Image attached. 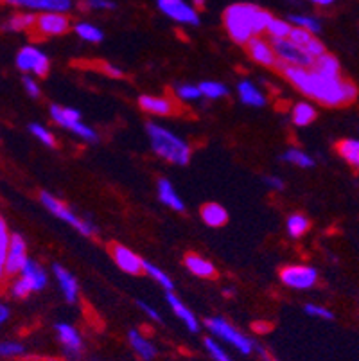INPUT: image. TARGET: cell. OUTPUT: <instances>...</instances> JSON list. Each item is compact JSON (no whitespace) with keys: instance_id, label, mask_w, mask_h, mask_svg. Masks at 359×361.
Here are the masks:
<instances>
[{"instance_id":"cell-16","label":"cell","mask_w":359,"mask_h":361,"mask_svg":"<svg viewBox=\"0 0 359 361\" xmlns=\"http://www.w3.org/2000/svg\"><path fill=\"white\" fill-rule=\"evenodd\" d=\"M28 257V243L20 234H11V243H9L8 261H6V275H20Z\"/></svg>"},{"instance_id":"cell-52","label":"cell","mask_w":359,"mask_h":361,"mask_svg":"<svg viewBox=\"0 0 359 361\" xmlns=\"http://www.w3.org/2000/svg\"><path fill=\"white\" fill-rule=\"evenodd\" d=\"M190 4H193L194 8H196L197 11H200V9H203V8H205L207 0H190Z\"/></svg>"},{"instance_id":"cell-12","label":"cell","mask_w":359,"mask_h":361,"mask_svg":"<svg viewBox=\"0 0 359 361\" xmlns=\"http://www.w3.org/2000/svg\"><path fill=\"white\" fill-rule=\"evenodd\" d=\"M8 6L20 9H28L29 13H65L74 6V0H4Z\"/></svg>"},{"instance_id":"cell-42","label":"cell","mask_w":359,"mask_h":361,"mask_svg":"<svg viewBox=\"0 0 359 361\" xmlns=\"http://www.w3.org/2000/svg\"><path fill=\"white\" fill-rule=\"evenodd\" d=\"M9 291H11V295L15 298H28L29 295L35 293V290H32V286H31V282H29L28 279L22 277V275L11 282Z\"/></svg>"},{"instance_id":"cell-40","label":"cell","mask_w":359,"mask_h":361,"mask_svg":"<svg viewBox=\"0 0 359 361\" xmlns=\"http://www.w3.org/2000/svg\"><path fill=\"white\" fill-rule=\"evenodd\" d=\"M203 345H205V350L210 354V357H212L214 361H233V357L230 356V354L219 345V341L214 340V338L207 336L205 340H203Z\"/></svg>"},{"instance_id":"cell-14","label":"cell","mask_w":359,"mask_h":361,"mask_svg":"<svg viewBox=\"0 0 359 361\" xmlns=\"http://www.w3.org/2000/svg\"><path fill=\"white\" fill-rule=\"evenodd\" d=\"M110 254L118 270H123L128 275H138L144 271V259L138 257L131 248L124 245L114 243L110 246Z\"/></svg>"},{"instance_id":"cell-30","label":"cell","mask_w":359,"mask_h":361,"mask_svg":"<svg viewBox=\"0 0 359 361\" xmlns=\"http://www.w3.org/2000/svg\"><path fill=\"white\" fill-rule=\"evenodd\" d=\"M316 119V108L311 103L300 101L291 110V123L295 126H309Z\"/></svg>"},{"instance_id":"cell-22","label":"cell","mask_w":359,"mask_h":361,"mask_svg":"<svg viewBox=\"0 0 359 361\" xmlns=\"http://www.w3.org/2000/svg\"><path fill=\"white\" fill-rule=\"evenodd\" d=\"M183 264H185L187 270L194 275V277H200V279H216L217 277V270L214 262H210L209 259L202 257V255L194 254H187L183 257Z\"/></svg>"},{"instance_id":"cell-29","label":"cell","mask_w":359,"mask_h":361,"mask_svg":"<svg viewBox=\"0 0 359 361\" xmlns=\"http://www.w3.org/2000/svg\"><path fill=\"white\" fill-rule=\"evenodd\" d=\"M336 151L340 153L341 159L352 166L354 169H359V140L355 139H343L336 144Z\"/></svg>"},{"instance_id":"cell-2","label":"cell","mask_w":359,"mask_h":361,"mask_svg":"<svg viewBox=\"0 0 359 361\" xmlns=\"http://www.w3.org/2000/svg\"><path fill=\"white\" fill-rule=\"evenodd\" d=\"M272 18V13L250 2L230 4L223 11V25L230 38L239 45H246L252 38L264 35Z\"/></svg>"},{"instance_id":"cell-26","label":"cell","mask_w":359,"mask_h":361,"mask_svg":"<svg viewBox=\"0 0 359 361\" xmlns=\"http://www.w3.org/2000/svg\"><path fill=\"white\" fill-rule=\"evenodd\" d=\"M20 275L31 282V286L35 291H42L45 286H47V282H49V277L47 274H45L44 268H42L36 261H32V259H29V261L25 262V266L22 268Z\"/></svg>"},{"instance_id":"cell-6","label":"cell","mask_w":359,"mask_h":361,"mask_svg":"<svg viewBox=\"0 0 359 361\" xmlns=\"http://www.w3.org/2000/svg\"><path fill=\"white\" fill-rule=\"evenodd\" d=\"M205 326L214 338H217V340H221L225 341V343H229V345H232L237 353L248 356V354H252V350L255 349L253 341L250 340L246 334H243L241 331H237L236 327H233L232 324H230L229 320H225L223 317L207 318Z\"/></svg>"},{"instance_id":"cell-3","label":"cell","mask_w":359,"mask_h":361,"mask_svg":"<svg viewBox=\"0 0 359 361\" xmlns=\"http://www.w3.org/2000/svg\"><path fill=\"white\" fill-rule=\"evenodd\" d=\"M146 133L150 139V146L157 157H160L166 162L174 164V166H187L193 157V147L183 137L174 133L169 128L157 123L146 124Z\"/></svg>"},{"instance_id":"cell-20","label":"cell","mask_w":359,"mask_h":361,"mask_svg":"<svg viewBox=\"0 0 359 361\" xmlns=\"http://www.w3.org/2000/svg\"><path fill=\"white\" fill-rule=\"evenodd\" d=\"M128 343H130L133 353L142 361H153L157 357V347H154V343L150 338L144 336L140 331H128Z\"/></svg>"},{"instance_id":"cell-17","label":"cell","mask_w":359,"mask_h":361,"mask_svg":"<svg viewBox=\"0 0 359 361\" xmlns=\"http://www.w3.org/2000/svg\"><path fill=\"white\" fill-rule=\"evenodd\" d=\"M289 40L295 45H298L304 52H308V54L311 56V58H315V60H318L320 56L325 54V45L316 38V35H311V32L304 31V29L293 27Z\"/></svg>"},{"instance_id":"cell-24","label":"cell","mask_w":359,"mask_h":361,"mask_svg":"<svg viewBox=\"0 0 359 361\" xmlns=\"http://www.w3.org/2000/svg\"><path fill=\"white\" fill-rule=\"evenodd\" d=\"M158 191V200L164 203L166 207L173 209L174 212H183L185 211V203H183L182 196L178 195V191L174 189L173 183L167 178H160L157 183Z\"/></svg>"},{"instance_id":"cell-38","label":"cell","mask_w":359,"mask_h":361,"mask_svg":"<svg viewBox=\"0 0 359 361\" xmlns=\"http://www.w3.org/2000/svg\"><path fill=\"white\" fill-rule=\"evenodd\" d=\"M144 271H146V274L150 275L154 282H158V284H160L164 290L173 291L174 284H173V281H171V277L166 274V271L160 270L157 264H153V262H150V261H144Z\"/></svg>"},{"instance_id":"cell-35","label":"cell","mask_w":359,"mask_h":361,"mask_svg":"<svg viewBox=\"0 0 359 361\" xmlns=\"http://www.w3.org/2000/svg\"><path fill=\"white\" fill-rule=\"evenodd\" d=\"M9 243H11V234L8 231V223L0 216V281L6 275V261H8Z\"/></svg>"},{"instance_id":"cell-36","label":"cell","mask_w":359,"mask_h":361,"mask_svg":"<svg viewBox=\"0 0 359 361\" xmlns=\"http://www.w3.org/2000/svg\"><path fill=\"white\" fill-rule=\"evenodd\" d=\"M289 22L293 24V27L304 29V31L311 32V35H320L322 31V22L311 15H291L289 16Z\"/></svg>"},{"instance_id":"cell-23","label":"cell","mask_w":359,"mask_h":361,"mask_svg":"<svg viewBox=\"0 0 359 361\" xmlns=\"http://www.w3.org/2000/svg\"><path fill=\"white\" fill-rule=\"evenodd\" d=\"M166 298L167 304H169L171 310H173V313L185 324L187 329H189L190 333H197V331H200V322H197L196 314H194L193 311L173 293V291H166Z\"/></svg>"},{"instance_id":"cell-5","label":"cell","mask_w":359,"mask_h":361,"mask_svg":"<svg viewBox=\"0 0 359 361\" xmlns=\"http://www.w3.org/2000/svg\"><path fill=\"white\" fill-rule=\"evenodd\" d=\"M39 202H42V205H44L52 216H56L58 219H61V221H65L67 225H71L74 231H78L79 234L85 235V238H92V235L97 234V226H95L94 223L79 218L71 207L65 205L61 200L52 196L51 192H39Z\"/></svg>"},{"instance_id":"cell-50","label":"cell","mask_w":359,"mask_h":361,"mask_svg":"<svg viewBox=\"0 0 359 361\" xmlns=\"http://www.w3.org/2000/svg\"><path fill=\"white\" fill-rule=\"evenodd\" d=\"M9 317H11V311H9V307L0 302V326H4L6 322L9 320Z\"/></svg>"},{"instance_id":"cell-1","label":"cell","mask_w":359,"mask_h":361,"mask_svg":"<svg viewBox=\"0 0 359 361\" xmlns=\"http://www.w3.org/2000/svg\"><path fill=\"white\" fill-rule=\"evenodd\" d=\"M279 68L286 81H289L296 90L324 106H345L354 103L358 97V87L343 78H327L312 68L288 67L282 63H279Z\"/></svg>"},{"instance_id":"cell-25","label":"cell","mask_w":359,"mask_h":361,"mask_svg":"<svg viewBox=\"0 0 359 361\" xmlns=\"http://www.w3.org/2000/svg\"><path fill=\"white\" fill-rule=\"evenodd\" d=\"M200 216H202L203 223L210 228H219V226L226 225V221H229V211L223 205L214 202L205 203L200 209Z\"/></svg>"},{"instance_id":"cell-44","label":"cell","mask_w":359,"mask_h":361,"mask_svg":"<svg viewBox=\"0 0 359 361\" xmlns=\"http://www.w3.org/2000/svg\"><path fill=\"white\" fill-rule=\"evenodd\" d=\"M304 311L309 314V317L322 318V320H332V318H334L332 311H329L327 307L324 306H318V304H305Z\"/></svg>"},{"instance_id":"cell-41","label":"cell","mask_w":359,"mask_h":361,"mask_svg":"<svg viewBox=\"0 0 359 361\" xmlns=\"http://www.w3.org/2000/svg\"><path fill=\"white\" fill-rule=\"evenodd\" d=\"M29 133H31L35 139H38L39 142L44 144V146L56 147V139H54V135H52V131H49L47 128L42 126V124H38V123L29 124Z\"/></svg>"},{"instance_id":"cell-47","label":"cell","mask_w":359,"mask_h":361,"mask_svg":"<svg viewBox=\"0 0 359 361\" xmlns=\"http://www.w3.org/2000/svg\"><path fill=\"white\" fill-rule=\"evenodd\" d=\"M137 306H138V310L142 311V313L146 314L147 318H151V320H154V322H162V317H160V313H158V311L154 310L153 306H150L147 302L138 300V302H137Z\"/></svg>"},{"instance_id":"cell-15","label":"cell","mask_w":359,"mask_h":361,"mask_svg":"<svg viewBox=\"0 0 359 361\" xmlns=\"http://www.w3.org/2000/svg\"><path fill=\"white\" fill-rule=\"evenodd\" d=\"M246 51H248L250 58L255 63L262 65V67L275 68L279 67V60H276L275 51H273L272 40H266L262 36H257L246 44Z\"/></svg>"},{"instance_id":"cell-51","label":"cell","mask_w":359,"mask_h":361,"mask_svg":"<svg viewBox=\"0 0 359 361\" xmlns=\"http://www.w3.org/2000/svg\"><path fill=\"white\" fill-rule=\"evenodd\" d=\"M311 4L315 6H320V8H327V6H332L336 0H309Z\"/></svg>"},{"instance_id":"cell-54","label":"cell","mask_w":359,"mask_h":361,"mask_svg":"<svg viewBox=\"0 0 359 361\" xmlns=\"http://www.w3.org/2000/svg\"><path fill=\"white\" fill-rule=\"evenodd\" d=\"M261 356H262V360H264V361H269V357L266 356V353H264V350H261Z\"/></svg>"},{"instance_id":"cell-49","label":"cell","mask_w":359,"mask_h":361,"mask_svg":"<svg viewBox=\"0 0 359 361\" xmlns=\"http://www.w3.org/2000/svg\"><path fill=\"white\" fill-rule=\"evenodd\" d=\"M103 71L104 74L110 75V78H115V80H118V78H123L124 75V72L121 71L117 65H111V63H103Z\"/></svg>"},{"instance_id":"cell-37","label":"cell","mask_w":359,"mask_h":361,"mask_svg":"<svg viewBox=\"0 0 359 361\" xmlns=\"http://www.w3.org/2000/svg\"><path fill=\"white\" fill-rule=\"evenodd\" d=\"M200 90H202V96L210 101L221 99V97L229 96V88L223 83H219V81H202L200 83Z\"/></svg>"},{"instance_id":"cell-45","label":"cell","mask_w":359,"mask_h":361,"mask_svg":"<svg viewBox=\"0 0 359 361\" xmlns=\"http://www.w3.org/2000/svg\"><path fill=\"white\" fill-rule=\"evenodd\" d=\"M22 85H24V90L28 92V96L32 97V99H38L42 96V88H39L38 81L35 78H31V75H24L22 78Z\"/></svg>"},{"instance_id":"cell-19","label":"cell","mask_w":359,"mask_h":361,"mask_svg":"<svg viewBox=\"0 0 359 361\" xmlns=\"http://www.w3.org/2000/svg\"><path fill=\"white\" fill-rule=\"evenodd\" d=\"M52 274H54L56 282H58V286H59V290H61V293H63L65 300H67L68 304H74V302H78L79 284H78V281H75L74 275H72L71 271H68L67 268H63L61 264L52 266Z\"/></svg>"},{"instance_id":"cell-48","label":"cell","mask_w":359,"mask_h":361,"mask_svg":"<svg viewBox=\"0 0 359 361\" xmlns=\"http://www.w3.org/2000/svg\"><path fill=\"white\" fill-rule=\"evenodd\" d=\"M262 182H264L269 189H273V191H282V189H284V180H282L281 176H273V175L264 176Z\"/></svg>"},{"instance_id":"cell-53","label":"cell","mask_w":359,"mask_h":361,"mask_svg":"<svg viewBox=\"0 0 359 361\" xmlns=\"http://www.w3.org/2000/svg\"><path fill=\"white\" fill-rule=\"evenodd\" d=\"M223 293L229 295V297H232V295H233V290H232V288H226V290H223Z\"/></svg>"},{"instance_id":"cell-32","label":"cell","mask_w":359,"mask_h":361,"mask_svg":"<svg viewBox=\"0 0 359 361\" xmlns=\"http://www.w3.org/2000/svg\"><path fill=\"white\" fill-rule=\"evenodd\" d=\"M281 159L284 162L291 164V166L302 167V169H311V167H315V159L309 153H305V151L298 149V147H289L286 153H282Z\"/></svg>"},{"instance_id":"cell-21","label":"cell","mask_w":359,"mask_h":361,"mask_svg":"<svg viewBox=\"0 0 359 361\" xmlns=\"http://www.w3.org/2000/svg\"><path fill=\"white\" fill-rule=\"evenodd\" d=\"M237 96H239V99H241L243 104L252 108H262L266 106V103H268V101H266L264 92L257 87L253 81H248V80H243L237 83Z\"/></svg>"},{"instance_id":"cell-43","label":"cell","mask_w":359,"mask_h":361,"mask_svg":"<svg viewBox=\"0 0 359 361\" xmlns=\"http://www.w3.org/2000/svg\"><path fill=\"white\" fill-rule=\"evenodd\" d=\"M25 354V347L20 341H0V357H20Z\"/></svg>"},{"instance_id":"cell-8","label":"cell","mask_w":359,"mask_h":361,"mask_svg":"<svg viewBox=\"0 0 359 361\" xmlns=\"http://www.w3.org/2000/svg\"><path fill=\"white\" fill-rule=\"evenodd\" d=\"M16 67L24 74H32L35 78H45L51 68V61H49L47 54L44 51H39L35 45H25L16 54Z\"/></svg>"},{"instance_id":"cell-13","label":"cell","mask_w":359,"mask_h":361,"mask_svg":"<svg viewBox=\"0 0 359 361\" xmlns=\"http://www.w3.org/2000/svg\"><path fill=\"white\" fill-rule=\"evenodd\" d=\"M56 336H58L59 343L63 347V353L65 356L71 357V360H78L83 353V338L79 334V331L75 329L74 326L71 324H65V322H59L56 324Z\"/></svg>"},{"instance_id":"cell-7","label":"cell","mask_w":359,"mask_h":361,"mask_svg":"<svg viewBox=\"0 0 359 361\" xmlns=\"http://www.w3.org/2000/svg\"><path fill=\"white\" fill-rule=\"evenodd\" d=\"M279 279L286 288L291 290H311L318 282V270L309 264H288L279 271Z\"/></svg>"},{"instance_id":"cell-34","label":"cell","mask_w":359,"mask_h":361,"mask_svg":"<svg viewBox=\"0 0 359 361\" xmlns=\"http://www.w3.org/2000/svg\"><path fill=\"white\" fill-rule=\"evenodd\" d=\"M293 24L289 20H284V18H276L273 16L272 22H269L268 29H266V35H268L269 40H286L291 36Z\"/></svg>"},{"instance_id":"cell-39","label":"cell","mask_w":359,"mask_h":361,"mask_svg":"<svg viewBox=\"0 0 359 361\" xmlns=\"http://www.w3.org/2000/svg\"><path fill=\"white\" fill-rule=\"evenodd\" d=\"M174 96L180 101H185V103H190V101L202 99V90H200V85H176L174 87Z\"/></svg>"},{"instance_id":"cell-11","label":"cell","mask_w":359,"mask_h":361,"mask_svg":"<svg viewBox=\"0 0 359 361\" xmlns=\"http://www.w3.org/2000/svg\"><path fill=\"white\" fill-rule=\"evenodd\" d=\"M32 31L39 38L63 36L71 31V18L65 13H42L36 16V25Z\"/></svg>"},{"instance_id":"cell-31","label":"cell","mask_w":359,"mask_h":361,"mask_svg":"<svg viewBox=\"0 0 359 361\" xmlns=\"http://www.w3.org/2000/svg\"><path fill=\"white\" fill-rule=\"evenodd\" d=\"M312 71H316L322 75H327V78H341L340 61L336 60L332 54H327V52L315 61Z\"/></svg>"},{"instance_id":"cell-10","label":"cell","mask_w":359,"mask_h":361,"mask_svg":"<svg viewBox=\"0 0 359 361\" xmlns=\"http://www.w3.org/2000/svg\"><path fill=\"white\" fill-rule=\"evenodd\" d=\"M157 8L176 24L200 25V13L187 0H157Z\"/></svg>"},{"instance_id":"cell-4","label":"cell","mask_w":359,"mask_h":361,"mask_svg":"<svg viewBox=\"0 0 359 361\" xmlns=\"http://www.w3.org/2000/svg\"><path fill=\"white\" fill-rule=\"evenodd\" d=\"M49 116H51V119L54 121L58 126L72 131L74 135H78L79 139L85 140V142L95 144L99 140L97 131L83 123L81 111L75 110V108L61 106V104H51V108H49Z\"/></svg>"},{"instance_id":"cell-18","label":"cell","mask_w":359,"mask_h":361,"mask_svg":"<svg viewBox=\"0 0 359 361\" xmlns=\"http://www.w3.org/2000/svg\"><path fill=\"white\" fill-rule=\"evenodd\" d=\"M138 106H140V110L142 111H146V114H151V116H158V117L173 116L174 111H176L174 103L169 99V97L151 96V94H144V96L138 97Z\"/></svg>"},{"instance_id":"cell-9","label":"cell","mask_w":359,"mask_h":361,"mask_svg":"<svg viewBox=\"0 0 359 361\" xmlns=\"http://www.w3.org/2000/svg\"><path fill=\"white\" fill-rule=\"evenodd\" d=\"M272 45L279 63L298 68H312V65H315V58H311L308 52H304L298 45L293 44L289 38H286V40H272Z\"/></svg>"},{"instance_id":"cell-33","label":"cell","mask_w":359,"mask_h":361,"mask_svg":"<svg viewBox=\"0 0 359 361\" xmlns=\"http://www.w3.org/2000/svg\"><path fill=\"white\" fill-rule=\"evenodd\" d=\"M309 228H311V221L304 214H291L286 221V231L293 239L304 238Z\"/></svg>"},{"instance_id":"cell-27","label":"cell","mask_w":359,"mask_h":361,"mask_svg":"<svg viewBox=\"0 0 359 361\" xmlns=\"http://www.w3.org/2000/svg\"><path fill=\"white\" fill-rule=\"evenodd\" d=\"M36 25V15L35 13H16L9 20L2 24V31L9 32H22V31H32Z\"/></svg>"},{"instance_id":"cell-46","label":"cell","mask_w":359,"mask_h":361,"mask_svg":"<svg viewBox=\"0 0 359 361\" xmlns=\"http://www.w3.org/2000/svg\"><path fill=\"white\" fill-rule=\"evenodd\" d=\"M85 6L88 9H97V11H111L117 8L114 0H85Z\"/></svg>"},{"instance_id":"cell-28","label":"cell","mask_w":359,"mask_h":361,"mask_svg":"<svg viewBox=\"0 0 359 361\" xmlns=\"http://www.w3.org/2000/svg\"><path fill=\"white\" fill-rule=\"evenodd\" d=\"M74 32L78 35V38H81L87 44H101L104 40L103 29L92 24V22H78V24H74Z\"/></svg>"}]
</instances>
